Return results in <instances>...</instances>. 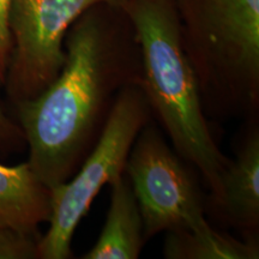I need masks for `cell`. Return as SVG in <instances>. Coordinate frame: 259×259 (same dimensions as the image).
I'll use <instances>...</instances> for the list:
<instances>
[{
  "mask_svg": "<svg viewBox=\"0 0 259 259\" xmlns=\"http://www.w3.org/2000/svg\"><path fill=\"white\" fill-rule=\"evenodd\" d=\"M64 46L57 78L16 105L29 164L50 189L76 173L99 141L118 94L142 80L141 48L120 6L99 4L84 12Z\"/></svg>",
  "mask_w": 259,
  "mask_h": 259,
  "instance_id": "6da1fadb",
  "label": "cell"
},
{
  "mask_svg": "<svg viewBox=\"0 0 259 259\" xmlns=\"http://www.w3.org/2000/svg\"><path fill=\"white\" fill-rule=\"evenodd\" d=\"M120 8L141 48V88L151 113L174 151L199 171L209 196H215L231 160L220 150L210 131L198 80L184 45L176 0H124Z\"/></svg>",
  "mask_w": 259,
  "mask_h": 259,
  "instance_id": "7a4b0ae2",
  "label": "cell"
},
{
  "mask_svg": "<svg viewBox=\"0 0 259 259\" xmlns=\"http://www.w3.org/2000/svg\"><path fill=\"white\" fill-rule=\"evenodd\" d=\"M206 118L259 109V0H176Z\"/></svg>",
  "mask_w": 259,
  "mask_h": 259,
  "instance_id": "3957f363",
  "label": "cell"
},
{
  "mask_svg": "<svg viewBox=\"0 0 259 259\" xmlns=\"http://www.w3.org/2000/svg\"><path fill=\"white\" fill-rule=\"evenodd\" d=\"M151 115L141 85L125 87L118 94L93 150L69 180L51 187L50 227L38 239V258L72 257L71 245L77 227L102 187L125 173L132 145Z\"/></svg>",
  "mask_w": 259,
  "mask_h": 259,
  "instance_id": "277c9868",
  "label": "cell"
},
{
  "mask_svg": "<svg viewBox=\"0 0 259 259\" xmlns=\"http://www.w3.org/2000/svg\"><path fill=\"white\" fill-rule=\"evenodd\" d=\"M148 241L162 232L205 225V197L193 171L149 121L136 138L125 166Z\"/></svg>",
  "mask_w": 259,
  "mask_h": 259,
  "instance_id": "5b68a950",
  "label": "cell"
},
{
  "mask_svg": "<svg viewBox=\"0 0 259 259\" xmlns=\"http://www.w3.org/2000/svg\"><path fill=\"white\" fill-rule=\"evenodd\" d=\"M124 0H12L11 37L4 88L14 105L31 100L57 78L65 63V37L74 22L99 4Z\"/></svg>",
  "mask_w": 259,
  "mask_h": 259,
  "instance_id": "8992f818",
  "label": "cell"
},
{
  "mask_svg": "<svg viewBox=\"0 0 259 259\" xmlns=\"http://www.w3.org/2000/svg\"><path fill=\"white\" fill-rule=\"evenodd\" d=\"M253 120L239 142L235 160L221 174L219 192L205 198V213L221 227L240 232L245 240L258 241L259 128Z\"/></svg>",
  "mask_w": 259,
  "mask_h": 259,
  "instance_id": "52a82bcc",
  "label": "cell"
},
{
  "mask_svg": "<svg viewBox=\"0 0 259 259\" xmlns=\"http://www.w3.org/2000/svg\"><path fill=\"white\" fill-rule=\"evenodd\" d=\"M51 189L29 162L0 163V227L37 236L41 223L51 218Z\"/></svg>",
  "mask_w": 259,
  "mask_h": 259,
  "instance_id": "ba28073f",
  "label": "cell"
},
{
  "mask_svg": "<svg viewBox=\"0 0 259 259\" xmlns=\"http://www.w3.org/2000/svg\"><path fill=\"white\" fill-rule=\"evenodd\" d=\"M112 194L107 219L99 239L83 259H137L144 245L143 220L124 173L111 184Z\"/></svg>",
  "mask_w": 259,
  "mask_h": 259,
  "instance_id": "9c48e42d",
  "label": "cell"
},
{
  "mask_svg": "<svg viewBox=\"0 0 259 259\" xmlns=\"http://www.w3.org/2000/svg\"><path fill=\"white\" fill-rule=\"evenodd\" d=\"M163 255L167 259H258V241L236 239L205 225L194 229L166 232Z\"/></svg>",
  "mask_w": 259,
  "mask_h": 259,
  "instance_id": "30bf717a",
  "label": "cell"
},
{
  "mask_svg": "<svg viewBox=\"0 0 259 259\" xmlns=\"http://www.w3.org/2000/svg\"><path fill=\"white\" fill-rule=\"evenodd\" d=\"M38 239L0 227V259H37Z\"/></svg>",
  "mask_w": 259,
  "mask_h": 259,
  "instance_id": "8fae6325",
  "label": "cell"
},
{
  "mask_svg": "<svg viewBox=\"0 0 259 259\" xmlns=\"http://www.w3.org/2000/svg\"><path fill=\"white\" fill-rule=\"evenodd\" d=\"M24 145L27 143L21 126L6 115L0 105V153H17L23 149Z\"/></svg>",
  "mask_w": 259,
  "mask_h": 259,
  "instance_id": "7c38bea8",
  "label": "cell"
},
{
  "mask_svg": "<svg viewBox=\"0 0 259 259\" xmlns=\"http://www.w3.org/2000/svg\"><path fill=\"white\" fill-rule=\"evenodd\" d=\"M11 4L12 0H0V88H4L10 54H11V37H10L9 29Z\"/></svg>",
  "mask_w": 259,
  "mask_h": 259,
  "instance_id": "4fadbf2b",
  "label": "cell"
}]
</instances>
